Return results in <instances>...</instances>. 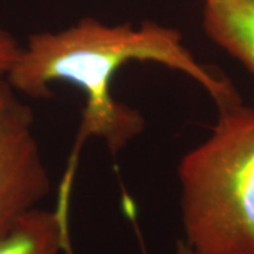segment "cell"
<instances>
[{"label": "cell", "mask_w": 254, "mask_h": 254, "mask_svg": "<svg viewBox=\"0 0 254 254\" xmlns=\"http://www.w3.org/2000/svg\"><path fill=\"white\" fill-rule=\"evenodd\" d=\"M133 61L160 64L188 75L205 88L218 109L242 102L225 75L193 58L177 30L153 21L138 27L109 26L83 17L55 33H37L20 47L4 76L18 93L33 99L51 98L50 85L55 82L78 86L86 96L78 144L89 136L102 137L115 154L144 127L141 115L110 92L115 73Z\"/></svg>", "instance_id": "obj_1"}, {"label": "cell", "mask_w": 254, "mask_h": 254, "mask_svg": "<svg viewBox=\"0 0 254 254\" xmlns=\"http://www.w3.org/2000/svg\"><path fill=\"white\" fill-rule=\"evenodd\" d=\"M184 242L193 254H254V109H219L178 165Z\"/></svg>", "instance_id": "obj_2"}, {"label": "cell", "mask_w": 254, "mask_h": 254, "mask_svg": "<svg viewBox=\"0 0 254 254\" xmlns=\"http://www.w3.org/2000/svg\"><path fill=\"white\" fill-rule=\"evenodd\" d=\"M51 178L34 134V115L0 73V240L48 196Z\"/></svg>", "instance_id": "obj_3"}, {"label": "cell", "mask_w": 254, "mask_h": 254, "mask_svg": "<svg viewBox=\"0 0 254 254\" xmlns=\"http://www.w3.org/2000/svg\"><path fill=\"white\" fill-rule=\"evenodd\" d=\"M206 36L254 75V0H205Z\"/></svg>", "instance_id": "obj_4"}, {"label": "cell", "mask_w": 254, "mask_h": 254, "mask_svg": "<svg viewBox=\"0 0 254 254\" xmlns=\"http://www.w3.org/2000/svg\"><path fill=\"white\" fill-rule=\"evenodd\" d=\"M0 254H71L66 213L37 208L0 240Z\"/></svg>", "instance_id": "obj_5"}, {"label": "cell", "mask_w": 254, "mask_h": 254, "mask_svg": "<svg viewBox=\"0 0 254 254\" xmlns=\"http://www.w3.org/2000/svg\"><path fill=\"white\" fill-rule=\"evenodd\" d=\"M20 46L16 38L0 30V73H6L17 55Z\"/></svg>", "instance_id": "obj_6"}, {"label": "cell", "mask_w": 254, "mask_h": 254, "mask_svg": "<svg viewBox=\"0 0 254 254\" xmlns=\"http://www.w3.org/2000/svg\"><path fill=\"white\" fill-rule=\"evenodd\" d=\"M175 254H193V252L187 246L184 240H180L177 243V247H175Z\"/></svg>", "instance_id": "obj_7"}]
</instances>
